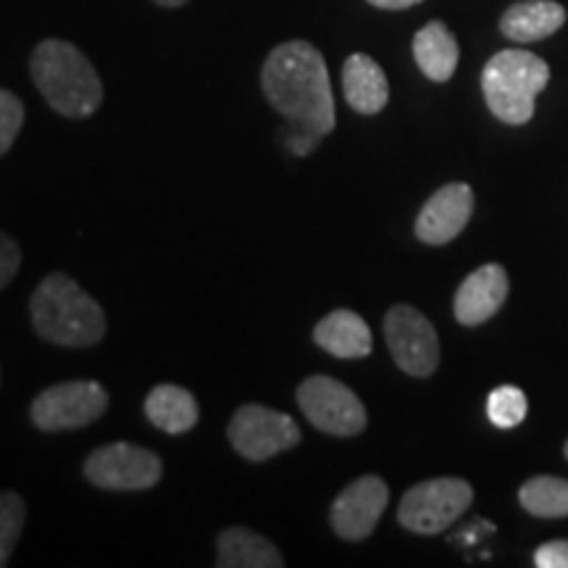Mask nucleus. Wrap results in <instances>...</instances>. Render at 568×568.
Returning <instances> with one entry per match:
<instances>
[{
    "mask_svg": "<svg viewBox=\"0 0 568 568\" xmlns=\"http://www.w3.org/2000/svg\"><path fill=\"white\" fill-rule=\"evenodd\" d=\"M566 24V9L556 0H521L503 13L500 30L514 42H537L550 38Z\"/></svg>",
    "mask_w": 568,
    "mask_h": 568,
    "instance_id": "17",
    "label": "nucleus"
},
{
    "mask_svg": "<svg viewBox=\"0 0 568 568\" xmlns=\"http://www.w3.org/2000/svg\"><path fill=\"white\" fill-rule=\"evenodd\" d=\"M30 316L34 332L45 343L61 347H92L105 335V314L95 297L82 290V284L69 274H48L38 284Z\"/></svg>",
    "mask_w": 568,
    "mask_h": 568,
    "instance_id": "2",
    "label": "nucleus"
},
{
    "mask_svg": "<svg viewBox=\"0 0 568 568\" xmlns=\"http://www.w3.org/2000/svg\"><path fill=\"white\" fill-rule=\"evenodd\" d=\"M219 568H282L284 558L272 539L253 529L232 527L216 539Z\"/></svg>",
    "mask_w": 568,
    "mask_h": 568,
    "instance_id": "16",
    "label": "nucleus"
},
{
    "mask_svg": "<svg viewBox=\"0 0 568 568\" xmlns=\"http://www.w3.org/2000/svg\"><path fill=\"white\" fill-rule=\"evenodd\" d=\"M314 343L335 358H366L374 351L368 324L355 311H332L314 329Z\"/></svg>",
    "mask_w": 568,
    "mask_h": 568,
    "instance_id": "15",
    "label": "nucleus"
},
{
    "mask_svg": "<svg viewBox=\"0 0 568 568\" xmlns=\"http://www.w3.org/2000/svg\"><path fill=\"white\" fill-rule=\"evenodd\" d=\"M153 3L163 6V9H180V6L187 3V0H153Z\"/></svg>",
    "mask_w": 568,
    "mask_h": 568,
    "instance_id": "28",
    "label": "nucleus"
},
{
    "mask_svg": "<svg viewBox=\"0 0 568 568\" xmlns=\"http://www.w3.org/2000/svg\"><path fill=\"white\" fill-rule=\"evenodd\" d=\"M474 500V489L468 481L456 477H439L422 481L403 495L397 518L408 531L416 535H439L450 524L466 514Z\"/></svg>",
    "mask_w": 568,
    "mask_h": 568,
    "instance_id": "5",
    "label": "nucleus"
},
{
    "mask_svg": "<svg viewBox=\"0 0 568 568\" xmlns=\"http://www.w3.org/2000/svg\"><path fill=\"white\" fill-rule=\"evenodd\" d=\"M84 477L90 485L111 493H140L159 485L163 464L148 447L111 443L90 453V458L84 460Z\"/></svg>",
    "mask_w": 568,
    "mask_h": 568,
    "instance_id": "9",
    "label": "nucleus"
},
{
    "mask_svg": "<svg viewBox=\"0 0 568 568\" xmlns=\"http://www.w3.org/2000/svg\"><path fill=\"white\" fill-rule=\"evenodd\" d=\"M32 80L55 113L88 119L101 109L103 82L88 55L67 40H42L30 61Z\"/></svg>",
    "mask_w": 568,
    "mask_h": 568,
    "instance_id": "3",
    "label": "nucleus"
},
{
    "mask_svg": "<svg viewBox=\"0 0 568 568\" xmlns=\"http://www.w3.org/2000/svg\"><path fill=\"white\" fill-rule=\"evenodd\" d=\"M385 339L395 364L410 376H429L439 366V337L414 305H393L385 316Z\"/></svg>",
    "mask_w": 568,
    "mask_h": 568,
    "instance_id": "10",
    "label": "nucleus"
},
{
    "mask_svg": "<svg viewBox=\"0 0 568 568\" xmlns=\"http://www.w3.org/2000/svg\"><path fill=\"white\" fill-rule=\"evenodd\" d=\"M27 521V506L17 493H0V568L9 566Z\"/></svg>",
    "mask_w": 568,
    "mask_h": 568,
    "instance_id": "22",
    "label": "nucleus"
},
{
    "mask_svg": "<svg viewBox=\"0 0 568 568\" xmlns=\"http://www.w3.org/2000/svg\"><path fill=\"white\" fill-rule=\"evenodd\" d=\"M566 458H568V443H566Z\"/></svg>",
    "mask_w": 568,
    "mask_h": 568,
    "instance_id": "29",
    "label": "nucleus"
},
{
    "mask_svg": "<svg viewBox=\"0 0 568 568\" xmlns=\"http://www.w3.org/2000/svg\"><path fill=\"white\" fill-rule=\"evenodd\" d=\"M518 503L539 518L568 516V481L556 477H535L518 489Z\"/></svg>",
    "mask_w": 568,
    "mask_h": 568,
    "instance_id": "20",
    "label": "nucleus"
},
{
    "mask_svg": "<svg viewBox=\"0 0 568 568\" xmlns=\"http://www.w3.org/2000/svg\"><path fill=\"white\" fill-rule=\"evenodd\" d=\"M343 92L353 111L374 116L389 101V82L372 55L353 53L343 67Z\"/></svg>",
    "mask_w": 568,
    "mask_h": 568,
    "instance_id": "14",
    "label": "nucleus"
},
{
    "mask_svg": "<svg viewBox=\"0 0 568 568\" xmlns=\"http://www.w3.org/2000/svg\"><path fill=\"white\" fill-rule=\"evenodd\" d=\"M458 42L443 21H429L414 38V59L432 82H447L458 67Z\"/></svg>",
    "mask_w": 568,
    "mask_h": 568,
    "instance_id": "19",
    "label": "nucleus"
},
{
    "mask_svg": "<svg viewBox=\"0 0 568 568\" xmlns=\"http://www.w3.org/2000/svg\"><path fill=\"white\" fill-rule=\"evenodd\" d=\"M537 568H568V539L539 545L535 552Z\"/></svg>",
    "mask_w": 568,
    "mask_h": 568,
    "instance_id": "26",
    "label": "nucleus"
},
{
    "mask_svg": "<svg viewBox=\"0 0 568 568\" xmlns=\"http://www.w3.org/2000/svg\"><path fill=\"white\" fill-rule=\"evenodd\" d=\"M19 266H21V251L17 240L0 230V290H3L6 284H11V280L19 272Z\"/></svg>",
    "mask_w": 568,
    "mask_h": 568,
    "instance_id": "25",
    "label": "nucleus"
},
{
    "mask_svg": "<svg viewBox=\"0 0 568 568\" xmlns=\"http://www.w3.org/2000/svg\"><path fill=\"white\" fill-rule=\"evenodd\" d=\"M529 414V400L524 389L514 385L495 387L487 397V416L497 429H514V426L524 424Z\"/></svg>",
    "mask_w": 568,
    "mask_h": 568,
    "instance_id": "21",
    "label": "nucleus"
},
{
    "mask_svg": "<svg viewBox=\"0 0 568 568\" xmlns=\"http://www.w3.org/2000/svg\"><path fill=\"white\" fill-rule=\"evenodd\" d=\"M389 503V487L385 479L366 474V477L355 479L337 495L335 506H332V529L345 542H361V539L372 537V531L379 524Z\"/></svg>",
    "mask_w": 568,
    "mask_h": 568,
    "instance_id": "11",
    "label": "nucleus"
},
{
    "mask_svg": "<svg viewBox=\"0 0 568 568\" xmlns=\"http://www.w3.org/2000/svg\"><path fill=\"white\" fill-rule=\"evenodd\" d=\"M21 126H24V103L13 92L0 88V155L11 151Z\"/></svg>",
    "mask_w": 568,
    "mask_h": 568,
    "instance_id": "23",
    "label": "nucleus"
},
{
    "mask_svg": "<svg viewBox=\"0 0 568 568\" xmlns=\"http://www.w3.org/2000/svg\"><path fill=\"white\" fill-rule=\"evenodd\" d=\"M261 88L266 101L287 122L308 126L322 138L335 132L337 113L329 69L311 42L290 40L276 45L261 69Z\"/></svg>",
    "mask_w": 568,
    "mask_h": 568,
    "instance_id": "1",
    "label": "nucleus"
},
{
    "mask_svg": "<svg viewBox=\"0 0 568 568\" xmlns=\"http://www.w3.org/2000/svg\"><path fill=\"white\" fill-rule=\"evenodd\" d=\"M109 410V393L90 379H74L53 385L34 397L32 424L40 432L82 429L98 422Z\"/></svg>",
    "mask_w": 568,
    "mask_h": 568,
    "instance_id": "7",
    "label": "nucleus"
},
{
    "mask_svg": "<svg viewBox=\"0 0 568 568\" xmlns=\"http://www.w3.org/2000/svg\"><path fill=\"white\" fill-rule=\"evenodd\" d=\"M322 140H324L322 134H316L314 130H308V126H301L293 122H287V130H284V145L290 148V153L301 155V159L314 153Z\"/></svg>",
    "mask_w": 568,
    "mask_h": 568,
    "instance_id": "24",
    "label": "nucleus"
},
{
    "mask_svg": "<svg viewBox=\"0 0 568 568\" xmlns=\"http://www.w3.org/2000/svg\"><path fill=\"white\" fill-rule=\"evenodd\" d=\"M508 297V274L500 264H487L468 274L456 293V318L464 326L485 324Z\"/></svg>",
    "mask_w": 568,
    "mask_h": 568,
    "instance_id": "13",
    "label": "nucleus"
},
{
    "mask_svg": "<svg viewBox=\"0 0 568 568\" xmlns=\"http://www.w3.org/2000/svg\"><path fill=\"white\" fill-rule=\"evenodd\" d=\"M226 435H230V443L240 456L261 464V460L293 450L301 443L303 432L293 416L268 406H258V403H247V406L234 410Z\"/></svg>",
    "mask_w": 568,
    "mask_h": 568,
    "instance_id": "6",
    "label": "nucleus"
},
{
    "mask_svg": "<svg viewBox=\"0 0 568 568\" xmlns=\"http://www.w3.org/2000/svg\"><path fill=\"white\" fill-rule=\"evenodd\" d=\"M145 416L155 429L166 435H184L201 418V406L190 389L176 385H159L145 397Z\"/></svg>",
    "mask_w": 568,
    "mask_h": 568,
    "instance_id": "18",
    "label": "nucleus"
},
{
    "mask_svg": "<svg viewBox=\"0 0 568 568\" xmlns=\"http://www.w3.org/2000/svg\"><path fill=\"white\" fill-rule=\"evenodd\" d=\"M548 82L550 67L529 51H500L481 74L489 111L506 124H527L535 116L537 95Z\"/></svg>",
    "mask_w": 568,
    "mask_h": 568,
    "instance_id": "4",
    "label": "nucleus"
},
{
    "mask_svg": "<svg viewBox=\"0 0 568 568\" xmlns=\"http://www.w3.org/2000/svg\"><path fill=\"white\" fill-rule=\"evenodd\" d=\"M368 3L376 6V9H387V11H403V9H410V6L422 3V0H368Z\"/></svg>",
    "mask_w": 568,
    "mask_h": 568,
    "instance_id": "27",
    "label": "nucleus"
},
{
    "mask_svg": "<svg viewBox=\"0 0 568 568\" xmlns=\"http://www.w3.org/2000/svg\"><path fill=\"white\" fill-rule=\"evenodd\" d=\"M297 406L324 435L355 437L366 429V408L361 397L332 376H308L301 382Z\"/></svg>",
    "mask_w": 568,
    "mask_h": 568,
    "instance_id": "8",
    "label": "nucleus"
},
{
    "mask_svg": "<svg viewBox=\"0 0 568 568\" xmlns=\"http://www.w3.org/2000/svg\"><path fill=\"white\" fill-rule=\"evenodd\" d=\"M474 213V190L464 182L445 184L416 219V237L426 245H447L466 230Z\"/></svg>",
    "mask_w": 568,
    "mask_h": 568,
    "instance_id": "12",
    "label": "nucleus"
}]
</instances>
